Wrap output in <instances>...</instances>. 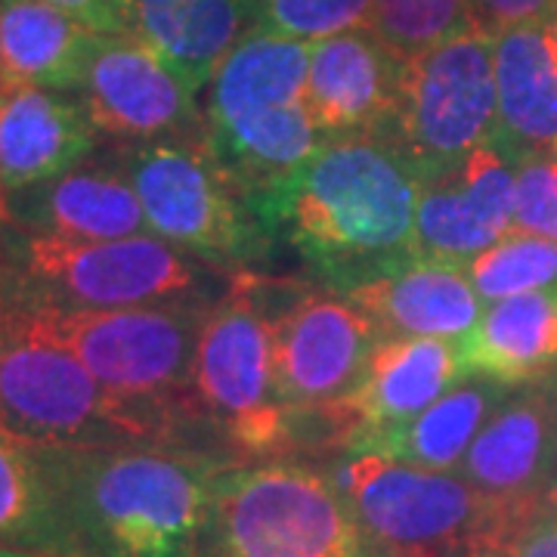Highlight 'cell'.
<instances>
[{
	"instance_id": "2e32d148",
	"label": "cell",
	"mask_w": 557,
	"mask_h": 557,
	"mask_svg": "<svg viewBox=\"0 0 557 557\" xmlns=\"http://www.w3.org/2000/svg\"><path fill=\"white\" fill-rule=\"evenodd\" d=\"M518 164L496 143L478 146L449 171L421 180L416 208V258L468 260L515 233Z\"/></svg>"
},
{
	"instance_id": "44dd1931",
	"label": "cell",
	"mask_w": 557,
	"mask_h": 557,
	"mask_svg": "<svg viewBox=\"0 0 557 557\" xmlns=\"http://www.w3.org/2000/svg\"><path fill=\"white\" fill-rule=\"evenodd\" d=\"M496 143L515 161L557 156V47L552 25L527 22L493 38Z\"/></svg>"
},
{
	"instance_id": "d4e9b609",
	"label": "cell",
	"mask_w": 557,
	"mask_h": 557,
	"mask_svg": "<svg viewBox=\"0 0 557 557\" xmlns=\"http://www.w3.org/2000/svg\"><path fill=\"white\" fill-rule=\"evenodd\" d=\"M461 354L471 375L511 387L557 375V288L486 304Z\"/></svg>"
},
{
	"instance_id": "cb8c5ba5",
	"label": "cell",
	"mask_w": 557,
	"mask_h": 557,
	"mask_svg": "<svg viewBox=\"0 0 557 557\" xmlns=\"http://www.w3.org/2000/svg\"><path fill=\"white\" fill-rule=\"evenodd\" d=\"M100 35L47 0H0V84L78 94Z\"/></svg>"
},
{
	"instance_id": "3957f363",
	"label": "cell",
	"mask_w": 557,
	"mask_h": 557,
	"mask_svg": "<svg viewBox=\"0 0 557 557\" xmlns=\"http://www.w3.org/2000/svg\"><path fill=\"white\" fill-rule=\"evenodd\" d=\"M0 428L53 449H199L196 428L112 394L20 304H0ZM205 453V449H199Z\"/></svg>"
},
{
	"instance_id": "1f68e13d",
	"label": "cell",
	"mask_w": 557,
	"mask_h": 557,
	"mask_svg": "<svg viewBox=\"0 0 557 557\" xmlns=\"http://www.w3.org/2000/svg\"><path fill=\"white\" fill-rule=\"evenodd\" d=\"M47 3L65 10L69 16L94 28L97 35H124L131 0H47Z\"/></svg>"
},
{
	"instance_id": "30bf717a",
	"label": "cell",
	"mask_w": 557,
	"mask_h": 557,
	"mask_svg": "<svg viewBox=\"0 0 557 557\" xmlns=\"http://www.w3.org/2000/svg\"><path fill=\"white\" fill-rule=\"evenodd\" d=\"M335 478L384 557H496L518 536L458 471L347 453Z\"/></svg>"
},
{
	"instance_id": "ffe728a7",
	"label": "cell",
	"mask_w": 557,
	"mask_h": 557,
	"mask_svg": "<svg viewBox=\"0 0 557 557\" xmlns=\"http://www.w3.org/2000/svg\"><path fill=\"white\" fill-rule=\"evenodd\" d=\"M69 449L40 446L0 428V545L60 557H90L81 539Z\"/></svg>"
},
{
	"instance_id": "484cf974",
	"label": "cell",
	"mask_w": 557,
	"mask_h": 557,
	"mask_svg": "<svg viewBox=\"0 0 557 557\" xmlns=\"http://www.w3.org/2000/svg\"><path fill=\"white\" fill-rule=\"evenodd\" d=\"M511 391V384L468 375L437 403H431L421 416L369 437L354 453H379L431 471H458L471 443Z\"/></svg>"
},
{
	"instance_id": "e575fe53",
	"label": "cell",
	"mask_w": 557,
	"mask_h": 557,
	"mask_svg": "<svg viewBox=\"0 0 557 557\" xmlns=\"http://www.w3.org/2000/svg\"><path fill=\"white\" fill-rule=\"evenodd\" d=\"M0 557H60V555H40V552H22V548H3V545H0Z\"/></svg>"
},
{
	"instance_id": "83f0119b",
	"label": "cell",
	"mask_w": 557,
	"mask_h": 557,
	"mask_svg": "<svg viewBox=\"0 0 557 557\" xmlns=\"http://www.w3.org/2000/svg\"><path fill=\"white\" fill-rule=\"evenodd\" d=\"M369 28L397 60L409 62L478 25L471 0H372Z\"/></svg>"
},
{
	"instance_id": "d6986e66",
	"label": "cell",
	"mask_w": 557,
	"mask_h": 557,
	"mask_svg": "<svg viewBox=\"0 0 557 557\" xmlns=\"http://www.w3.org/2000/svg\"><path fill=\"white\" fill-rule=\"evenodd\" d=\"M94 149L97 127L72 94L0 84V196L75 171Z\"/></svg>"
},
{
	"instance_id": "7a4b0ae2",
	"label": "cell",
	"mask_w": 557,
	"mask_h": 557,
	"mask_svg": "<svg viewBox=\"0 0 557 557\" xmlns=\"http://www.w3.org/2000/svg\"><path fill=\"white\" fill-rule=\"evenodd\" d=\"M226 465L199 449H69V493L87 555L205 557Z\"/></svg>"
},
{
	"instance_id": "7402d4cb",
	"label": "cell",
	"mask_w": 557,
	"mask_h": 557,
	"mask_svg": "<svg viewBox=\"0 0 557 557\" xmlns=\"http://www.w3.org/2000/svg\"><path fill=\"white\" fill-rule=\"evenodd\" d=\"M347 298L375 319L384 338L465 341L486 310L465 267L428 258L409 260Z\"/></svg>"
},
{
	"instance_id": "e0dca14e",
	"label": "cell",
	"mask_w": 557,
	"mask_h": 557,
	"mask_svg": "<svg viewBox=\"0 0 557 557\" xmlns=\"http://www.w3.org/2000/svg\"><path fill=\"white\" fill-rule=\"evenodd\" d=\"M403 90L397 60L372 28H354L310 44L307 106L322 139L384 134L394 137Z\"/></svg>"
},
{
	"instance_id": "836d02e7",
	"label": "cell",
	"mask_w": 557,
	"mask_h": 557,
	"mask_svg": "<svg viewBox=\"0 0 557 557\" xmlns=\"http://www.w3.org/2000/svg\"><path fill=\"white\" fill-rule=\"evenodd\" d=\"M542 518L557 520V471L552 486H548V493H545V502H542Z\"/></svg>"
},
{
	"instance_id": "4fadbf2b",
	"label": "cell",
	"mask_w": 557,
	"mask_h": 557,
	"mask_svg": "<svg viewBox=\"0 0 557 557\" xmlns=\"http://www.w3.org/2000/svg\"><path fill=\"white\" fill-rule=\"evenodd\" d=\"M75 97L97 134L124 146L205 137L199 94L131 35H100Z\"/></svg>"
},
{
	"instance_id": "4dcf8cb0",
	"label": "cell",
	"mask_w": 557,
	"mask_h": 557,
	"mask_svg": "<svg viewBox=\"0 0 557 557\" xmlns=\"http://www.w3.org/2000/svg\"><path fill=\"white\" fill-rule=\"evenodd\" d=\"M557 0H471V16L480 32L496 38L498 32L527 25V22L552 20Z\"/></svg>"
},
{
	"instance_id": "9c48e42d",
	"label": "cell",
	"mask_w": 557,
	"mask_h": 557,
	"mask_svg": "<svg viewBox=\"0 0 557 557\" xmlns=\"http://www.w3.org/2000/svg\"><path fill=\"white\" fill-rule=\"evenodd\" d=\"M211 304L214 300H171L119 310L20 307L78 357L102 387L205 431L193 409V359Z\"/></svg>"
},
{
	"instance_id": "603a6c76",
	"label": "cell",
	"mask_w": 557,
	"mask_h": 557,
	"mask_svg": "<svg viewBox=\"0 0 557 557\" xmlns=\"http://www.w3.org/2000/svg\"><path fill=\"white\" fill-rule=\"evenodd\" d=\"M258 32L255 0H131L124 35L156 50L186 84L205 94L233 47Z\"/></svg>"
},
{
	"instance_id": "ba28073f",
	"label": "cell",
	"mask_w": 557,
	"mask_h": 557,
	"mask_svg": "<svg viewBox=\"0 0 557 557\" xmlns=\"http://www.w3.org/2000/svg\"><path fill=\"white\" fill-rule=\"evenodd\" d=\"M119 168L137 189L152 236L233 273L270 258L276 242L258 196L220 164L205 137L131 143Z\"/></svg>"
},
{
	"instance_id": "5bb4252c",
	"label": "cell",
	"mask_w": 557,
	"mask_h": 557,
	"mask_svg": "<svg viewBox=\"0 0 557 557\" xmlns=\"http://www.w3.org/2000/svg\"><path fill=\"white\" fill-rule=\"evenodd\" d=\"M555 471L557 375L518 384L458 465L511 533L542 515Z\"/></svg>"
},
{
	"instance_id": "8fae6325",
	"label": "cell",
	"mask_w": 557,
	"mask_h": 557,
	"mask_svg": "<svg viewBox=\"0 0 557 557\" xmlns=\"http://www.w3.org/2000/svg\"><path fill=\"white\" fill-rule=\"evenodd\" d=\"M496 137L493 38L468 28L403 62L394 139L428 180Z\"/></svg>"
},
{
	"instance_id": "4316f807",
	"label": "cell",
	"mask_w": 557,
	"mask_h": 557,
	"mask_svg": "<svg viewBox=\"0 0 557 557\" xmlns=\"http://www.w3.org/2000/svg\"><path fill=\"white\" fill-rule=\"evenodd\" d=\"M465 273L486 304L557 288V242L533 233H508L465 263Z\"/></svg>"
},
{
	"instance_id": "7c38bea8",
	"label": "cell",
	"mask_w": 557,
	"mask_h": 557,
	"mask_svg": "<svg viewBox=\"0 0 557 557\" xmlns=\"http://www.w3.org/2000/svg\"><path fill=\"white\" fill-rule=\"evenodd\" d=\"M381 329L335 288H295L273 304L278 399L295 418L347 397L381 344Z\"/></svg>"
},
{
	"instance_id": "52a82bcc",
	"label": "cell",
	"mask_w": 557,
	"mask_h": 557,
	"mask_svg": "<svg viewBox=\"0 0 557 557\" xmlns=\"http://www.w3.org/2000/svg\"><path fill=\"white\" fill-rule=\"evenodd\" d=\"M0 245L13 304L65 310H119L171 300H218L220 270L159 236L72 242L13 230Z\"/></svg>"
},
{
	"instance_id": "d590c367",
	"label": "cell",
	"mask_w": 557,
	"mask_h": 557,
	"mask_svg": "<svg viewBox=\"0 0 557 557\" xmlns=\"http://www.w3.org/2000/svg\"><path fill=\"white\" fill-rule=\"evenodd\" d=\"M548 25H552V35H555V47H557V10L552 13V20H548Z\"/></svg>"
},
{
	"instance_id": "6da1fadb",
	"label": "cell",
	"mask_w": 557,
	"mask_h": 557,
	"mask_svg": "<svg viewBox=\"0 0 557 557\" xmlns=\"http://www.w3.org/2000/svg\"><path fill=\"white\" fill-rule=\"evenodd\" d=\"M416 164L394 137L325 139L292 177L258 196L273 242L325 288L354 292L416 260Z\"/></svg>"
},
{
	"instance_id": "5b68a950",
	"label": "cell",
	"mask_w": 557,
	"mask_h": 557,
	"mask_svg": "<svg viewBox=\"0 0 557 557\" xmlns=\"http://www.w3.org/2000/svg\"><path fill=\"white\" fill-rule=\"evenodd\" d=\"M273 292L233 273L201 322L193 359V409L201 428L242 461L282 458L298 443V418L278 399Z\"/></svg>"
},
{
	"instance_id": "f546056e",
	"label": "cell",
	"mask_w": 557,
	"mask_h": 557,
	"mask_svg": "<svg viewBox=\"0 0 557 557\" xmlns=\"http://www.w3.org/2000/svg\"><path fill=\"white\" fill-rule=\"evenodd\" d=\"M515 230L557 242V156L518 164Z\"/></svg>"
},
{
	"instance_id": "ac0fdd59",
	"label": "cell",
	"mask_w": 557,
	"mask_h": 557,
	"mask_svg": "<svg viewBox=\"0 0 557 557\" xmlns=\"http://www.w3.org/2000/svg\"><path fill=\"white\" fill-rule=\"evenodd\" d=\"M0 208L16 230L35 236L72 242L149 236L134 183L112 164L84 161L62 177L3 196Z\"/></svg>"
},
{
	"instance_id": "277c9868",
	"label": "cell",
	"mask_w": 557,
	"mask_h": 557,
	"mask_svg": "<svg viewBox=\"0 0 557 557\" xmlns=\"http://www.w3.org/2000/svg\"><path fill=\"white\" fill-rule=\"evenodd\" d=\"M310 44L251 32L205 87V139L218 161L263 196L325 143L307 106Z\"/></svg>"
},
{
	"instance_id": "f1b7e54d",
	"label": "cell",
	"mask_w": 557,
	"mask_h": 557,
	"mask_svg": "<svg viewBox=\"0 0 557 557\" xmlns=\"http://www.w3.org/2000/svg\"><path fill=\"white\" fill-rule=\"evenodd\" d=\"M258 28L317 44L354 28H369L372 0H255Z\"/></svg>"
},
{
	"instance_id": "8992f818",
	"label": "cell",
	"mask_w": 557,
	"mask_h": 557,
	"mask_svg": "<svg viewBox=\"0 0 557 557\" xmlns=\"http://www.w3.org/2000/svg\"><path fill=\"white\" fill-rule=\"evenodd\" d=\"M205 557H384L335 471L295 458L226 465Z\"/></svg>"
},
{
	"instance_id": "9a60e30c",
	"label": "cell",
	"mask_w": 557,
	"mask_h": 557,
	"mask_svg": "<svg viewBox=\"0 0 557 557\" xmlns=\"http://www.w3.org/2000/svg\"><path fill=\"white\" fill-rule=\"evenodd\" d=\"M468 375L461 341L381 338L357 387L307 418H319V443L354 453L369 437L421 416Z\"/></svg>"
},
{
	"instance_id": "d6a6232c",
	"label": "cell",
	"mask_w": 557,
	"mask_h": 557,
	"mask_svg": "<svg viewBox=\"0 0 557 557\" xmlns=\"http://www.w3.org/2000/svg\"><path fill=\"white\" fill-rule=\"evenodd\" d=\"M496 557H557V520L539 515Z\"/></svg>"
}]
</instances>
